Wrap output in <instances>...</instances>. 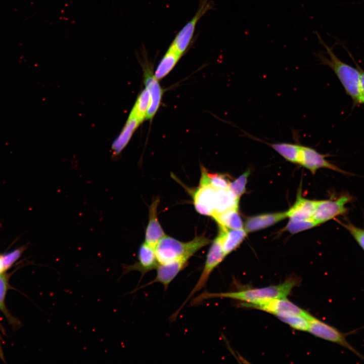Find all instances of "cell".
Wrapping results in <instances>:
<instances>
[{
  "label": "cell",
  "mask_w": 364,
  "mask_h": 364,
  "mask_svg": "<svg viewBox=\"0 0 364 364\" xmlns=\"http://www.w3.org/2000/svg\"><path fill=\"white\" fill-rule=\"evenodd\" d=\"M308 332L314 336L337 344L351 351L360 358L364 359L361 355L350 344L347 340V336L352 332L343 333L337 328L323 322L313 316L308 320Z\"/></svg>",
  "instance_id": "5"
},
{
  "label": "cell",
  "mask_w": 364,
  "mask_h": 364,
  "mask_svg": "<svg viewBox=\"0 0 364 364\" xmlns=\"http://www.w3.org/2000/svg\"><path fill=\"white\" fill-rule=\"evenodd\" d=\"M24 248L22 247L2 255L6 270L9 269L19 258Z\"/></svg>",
  "instance_id": "29"
},
{
  "label": "cell",
  "mask_w": 364,
  "mask_h": 364,
  "mask_svg": "<svg viewBox=\"0 0 364 364\" xmlns=\"http://www.w3.org/2000/svg\"><path fill=\"white\" fill-rule=\"evenodd\" d=\"M352 199L349 194H343L334 200L316 201L312 218L320 224L343 215L347 212L346 205Z\"/></svg>",
  "instance_id": "6"
},
{
  "label": "cell",
  "mask_w": 364,
  "mask_h": 364,
  "mask_svg": "<svg viewBox=\"0 0 364 364\" xmlns=\"http://www.w3.org/2000/svg\"><path fill=\"white\" fill-rule=\"evenodd\" d=\"M316 204V201L311 200L297 195L294 205L286 211L287 217L295 220H306L312 218Z\"/></svg>",
  "instance_id": "16"
},
{
  "label": "cell",
  "mask_w": 364,
  "mask_h": 364,
  "mask_svg": "<svg viewBox=\"0 0 364 364\" xmlns=\"http://www.w3.org/2000/svg\"><path fill=\"white\" fill-rule=\"evenodd\" d=\"M257 140L262 141L259 139H257ZM262 142L270 146L287 161L293 163H298L299 155L301 145L290 143H270L264 141Z\"/></svg>",
  "instance_id": "21"
},
{
  "label": "cell",
  "mask_w": 364,
  "mask_h": 364,
  "mask_svg": "<svg viewBox=\"0 0 364 364\" xmlns=\"http://www.w3.org/2000/svg\"><path fill=\"white\" fill-rule=\"evenodd\" d=\"M319 42L326 50L329 55L327 58L320 52L315 53V56L318 59L321 63L331 68L344 87L345 92L352 99L355 104H359V82L360 74L358 68L344 63L335 55L332 49L328 46L321 38V36L315 32Z\"/></svg>",
  "instance_id": "2"
},
{
  "label": "cell",
  "mask_w": 364,
  "mask_h": 364,
  "mask_svg": "<svg viewBox=\"0 0 364 364\" xmlns=\"http://www.w3.org/2000/svg\"><path fill=\"white\" fill-rule=\"evenodd\" d=\"M218 225L229 229H244V224L238 209H232L212 217Z\"/></svg>",
  "instance_id": "23"
},
{
  "label": "cell",
  "mask_w": 364,
  "mask_h": 364,
  "mask_svg": "<svg viewBox=\"0 0 364 364\" xmlns=\"http://www.w3.org/2000/svg\"><path fill=\"white\" fill-rule=\"evenodd\" d=\"M159 263L156 257L155 248L146 242L142 244L138 250V261L132 264L122 265L121 277L131 271H138L141 273L140 281L148 272L156 269Z\"/></svg>",
  "instance_id": "8"
},
{
  "label": "cell",
  "mask_w": 364,
  "mask_h": 364,
  "mask_svg": "<svg viewBox=\"0 0 364 364\" xmlns=\"http://www.w3.org/2000/svg\"><path fill=\"white\" fill-rule=\"evenodd\" d=\"M144 81L145 88L148 90L150 99L146 119L151 120L157 113L161 104L163 90L153 73L149 65L142 64Z\"/></svg>",
  "instance_id": "10"
},
{
  "label": "cell",
  "mask_w": 364,
  "mask_h": 364,
  "mask_svg": "<svg viewBox=\"0 0 364 364\" xmlns=\"http://www.w3.org/2000/svg\"><path fill=\"white\" fill-rule=\"evenodd\" d=\"M8 278L4 272L0 274V309L5 310V299L8 289Z\"/></svg>",
  "instance_id": "30"
},
{
  "label": "cell",
  "mask_w": 364,
  "mask_h": 364,
  "mask_svg": "<svg viewBox=\"0 0 364 364\" xmlns=\"http://www.w3.org/2000/svg\"><path fill=\"white\" fill-rule=\"evenodd\" d=\"M218 226V234L221 238L222 249L225 256H227L240 246L247 233L244 229L234 230Z\"/></svg>",
  "instance_id": "17"
},
{
  "label": "cell",
  "mask_w": 364,
  "mask_h": 364,
  "mask_svg": "<svg viewBox=\"0 0 364 364\" xmlns=\"http://www.w3.org/2000/svg\"><path fill=\"white\" fill-rule=\"evenodd\" d=\"M364 251V229L356 226L350 222L341 223Z\"/></svg>",
  "instance_id": "28"
},
{
  "label": "cell",
  "mask_w": 364,
  "mask_h": 364,
  "mask_svg": "<svg viewBox=\"0 0 364 364\" xmlns=\"http://www.w3.org/2000/svg\"><path fill=\"white\" fill-rule=\"evenodd\" d=\"M182 55L169 46L159 62L154 74L160 80L165 77L175 67Z\"/></svg>",
  "instance_id": "19"
},
{
  "label": "cell",
  "mask_w": 364,
  "mask_h": 364,
  "mask_svg": "<svg viewBox=\"0 0 364 364\" xmlns=\"http://www.w3.org/2000/svg\"><path fill=\"white\" fill-rule=\"evenodd\" d=\"M211 240L204 235L196 236L192 240L183 242L165 235L155 248L159 264L187 258L190 259L196 252L208 245Z\"/></svg>",
  "instance_id": "3"
},
{
  "label": "cell",
  "mask_w": 364,
  "mask_h": 364,
  "mask_svg": "<svg viewBox=\"0 0 364 364\" xmlns=\"http://www.w3.org/2000/svg\"><path fill=\"white\" fill-rule=\"evenodd\" d=\"M299 283L298 278L291 277L280 284L265 287L220 293L205 291L192 300L191 304L197 305L209 299L226 298L240 301L241 305L258 304L276 298L287 297Z\"/></svg>",
  "instance_id": "1"
},
{
  "label": "cell",
  "mask_w": 364,
  "mask_h": 364,
  "mask_svg": "<svg viewBox=\"0 0 364 364\" xmlns=\"http://www.w3.org/2000/svg\"><path fill=\"white\" fill-rule=\"evenodd\" d=\"M217 189L210 186H199L193 194L196 211L202 215L212 216L214 214Z\"/></svg>",
  "instance_id": "12"
},
{
  "label": "cell",
  "mask_w": 364,
  "mask_h": 364,
  "mask_svg": "<svg viewBox=\"0 0 364 364\" xmlns=\"http://www.w3.org/2000/svg\"><path fill=\"white\" fill-rule=\"evenodd\" d=\"M189 260V259L187 258H182L164 264H159L156 268L157 272L155 278L139 289L158 283L163 285L166 289L179 272L187 266Z\"/></svg>",
  "instance_id": "13"
},
{
  "label": "cell",
  "mask_w": 364,
  "mask_h": 364,
  "mask_svg": "<svg viewBox=\"0 0 364 364\" xmlns=\"http://www.w3.org/2000/svg\"><path fill=\"white\" fill-rule=\"evenodd\" d=\"M357 68L359 71L360 82H359V103H364V71H363L358 65Z\"/></svg>",
  "instance_id": "31"
},
{
  "label": "cell",
  "mask_w": 364,
  "mask_h": 364,
  "mask_svg": "<svg viewBox=\"0 0 364 364\" xmlns=\"http://www.w3.org/2000/svg\"><path fill=\"white\" fill-rule=\"evenodd\" d=\"M159 202V198H155L149 207V219L145 233V242L154 248L165 235L158 218L157 208Z\"/></svg>",
  "instance_id": "14"
},
{
  "label": "cell",
  "mask_w": 364,
  "mask_h": 364,
  "mask_svg": "<svg viewBox=\"0 0 364 364\" xmlns=\"http://www.w3.org/2000/svg\"><path fill=\"white\" fill-rule=\"evenodd\" d=\"M208 0H203L193 18L176 34L170 44L177 52L183 55L189 48L199 20L210 8Z\"/></svg>",
  "instance_id": "7"
},
{
  "label": "cell",
  "mask_w": 364,
  "mask_h": 364,
  "mask_svg": "<svg viewBox=\"0 0 364 364\" xmlns=\"http://www.w3.org/2000/svg\"><path fill=\"white\" fill-rule=\"evenodd\" d=\"M250 174V170H247L233 181L230 183L228 189L238 199L246 192V186Z\"/></svg>",
  "instance_id": "26"
},
{
  "label": "cell",
  "mask_w": 364,
  "mask_h": 364,
  "mask_svg": "<svg viewBox=\"0 0 364 364\" xmlns=\"http://www.w3.org/2000/svg\"><path fill=\"white\" fill-rule=\"evenodd\" d=\"M201 176L199 186H210L216 189L229 188V178L226 174L209 172L204 167L201 166Z\"/></svg>",
  "instance_id": "22"
},
{
  "label": "cell",
  "mask_w": 364,
  "mask_h": 364,
  "mask_svg": "<svg viewBox=\"0 0 364 364\" xmlns=\"http://www.w3.org/2000/svg\"><path fill=\"white\" fill-rule=\"evenodd\" d=\"M280 320L291 328L300 331L308 332V320L303 315L292 313H279L275 315Z\"/></svg>",
  "instance_id": "25"
},
{
  "label": "cell",
  "mask_w": 364,
  "mask_h": 364,
  "mask_svg": "<svg viewBox=\"0 0 364 364\" xmlns=\"http://www.w3.org/2000/svg\"><path fill=\"white\" fill-rule=\"evenodd\" d=\"M142 123L138 120L128 117L121 131L111 146L112 157H117L125 148L133 133Z\"/></svg>",
  "instance_id": "18"
},
{
  "label": "cell",
  "mask_w": 364,
  "mask_h": 364,
  "mask_svg": "<svg viewBox=\"0 0 364 364\" xmlns=\"http://www.w3.org/2000/svg\"><path fill=\"white\" fill-rule=\"evenodd\" d=\"M319 225L312 218L306 220H295L290 219L285 229L291 234H295Z\"/></svg>",
  "instance_id": "27"
},
{
  "label": "cell",
  "mask_w": 364,
  "mask_h": 364,
  "mask_svg": "<svg viewBox=\"0 0 364 364\" xmlns=\"http://www.w3.org/2000/svg\"><path fill=\"white\" fill-rule=\"evenodd\" d=\"M150 103L149 93L145 88L139 95L128 116L142 122L146 119Z\"/></svg>",
  "instance_id": "24"
},
{
  "label": "cell",
  "mask_w": 364,
  "mask_h": 364,
  "mask_svg": "<svg viewBox=\"0 0 364 364\" xmlns=\"http://www.w3.org/2000/svg\"><path fill=\"white\" fill-rule=\"evenodd\" d=\"M325 155L322 154L310 147L301 145L298 164L310 171L313 174L320 168H328L344 174L347 172L326 159Z\"/></svg>",
  "instance_id": "9"
},
{
  "label": "cell",
  "mask_w": 364,
  "mask_h": 364,
  "mask_svg": "<svg viewBox=\"0 0 364 364\" xmlns=\"http://www.w3.org/2000/svg\"><path fill=\"white\" fill-rule=\"evenodd\" d=\"M6 269L3 263L2 255H0V274L4 273Z\"/></svg>",
  "instance_id": "32"
},
{
  "label": "cell",
  "mask_w": 364,
  "mask_h": 364,
  "mask_svg": "<svg viewBox=\"0 0 364 364\" xmlns=\"http://www.w3.org/2000/svg\"><path fill=\"white\" fill-rule=\"evenodd\" d=\"M225 257L226 256L222 249L221 238L218 234L217 236L212 242L208 250L203 268L198 282L181 306L172 315V319L175 320L186 303L197 292L205 286L209 277L214 269L223 261Z\"/></svg>",
  "instance_id": "4"
},
{
  "label": "cell",
  "mask_w": 364,
  "mask_h": 364,
  "mask_svg": "<svg viewBox=\"0 0 364 364\" xmlns=\"http://www.w3.org/2000/svg\"><path fill=\"white\" fill-rule=\"evenodd\" d=\"M243 307L259 309L274 315L279 313H292L310 318L312 315L300 308L287 297L276 298L264 303L254 305H242Z\"/></svg>",
  "instance_id": "11"
},
{
  "label": "cell",
  "mask_w": 364,
  "mask_h": 364,
  "mask_svg": "<svg viewBox=\"0 0 364 364\" xmlns=\"http://www.w3.org/2000/svg\"><path fill=\"white\" fill-rule=\"evenodd\" d=\"M286 217V211L255 215L246 220L244 229L247 233L259 231L270 226Z\"/></svg>",
  "instance_id": "15"
},
{
  "label": "cell",
  "mask_w": 364,
  "mask_h": 364,
  "mask_svg": "<svg viewBox=\"0 0 364 364\" xmlns=\"http://www.w3.org/2000/svg\"><path fill=\"white\" fill-rule=\"evenodd\" d=\"M239 199L229 189H217L215 211L212 217L232 209L239 208Z\"/></svg>",
  "instance_id": "20"
}]
</instances>
